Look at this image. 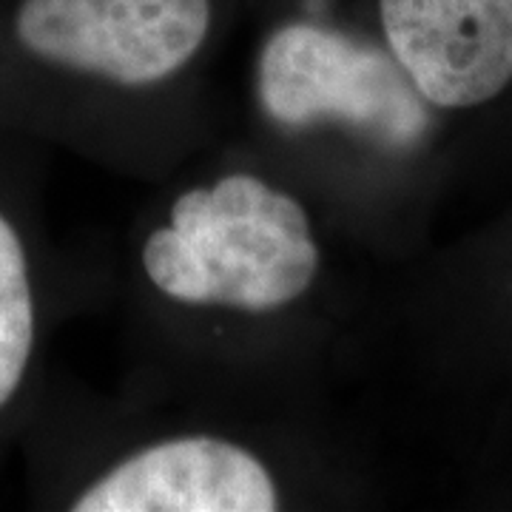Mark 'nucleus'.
Returning a JSON list of instances; mask_svg holds the SVG:
<instances>
[{"instance_id":"5","label":"nucleus","mask_w":512,"mask_h":512,"mask_svg":"<svg viewBox=\"0 0 512 512\" xmlns=\"http://www.w3.org/2000/svg\"><path fill=\"white\" fill-rule=\"evenodd\" d=\"M46 148L0 134V464L46 387V348L74 291L43 214Z\"/></svg>"},{"instance_id":"2","label":"nucleus","mask_w":512,"mask_h":512,"mask_svg":"<svg viewBox=\"0 0 512 512\" xmlns=\"http://www.w3.org/2000/svg\"><path fill=\"white\" fill-rule=\"evenodd\" d=\"M217 0H6L0 134L163 177L211 128Z\"/></svg>"},{"instance_id":"3","label":"nucleus","mask_w":512,"mask_h":512,"mask_svg":"<svg viewBox=\"0 0 512 512\" xmlns=\"http://www.w3.org/2000/svg\"><path fill=\"white\" fill-rule=\"evenodd\" d=\"M146 419L46 379L20 436L37 507L69 512H279L359 498V464L299 413Z\"/></svg>"},{"instance_id":"4","label":"nucleus","mask_w":512,"mask_h":512,"mask_svg":"<svg viewBox=\"0 0 512 512\" xmlns=\"http://www.w3.org/2000/svg\"><path fill=\"white\" fill-rule=\"evenodd\" d=\"M248 148L299 185L348 245L376 188L430 146L439 114L376 35L285 18L248 66Z\"/></svg>"},{"instance_id":"1","label":"nucleus","mask_w":512,"mask_h":512,"mask_svg":"<svg viewBox=\"0 0 512 512\" xmlns=\"http://www.w3.org/2000/svg\"><path fill=\"white\" fill-rule=\"evenodd\" d=\"M336 242L311 197L248 146L171 185L126 259L151 379L191 407L302 413L353 328Z\"/></svg>"},{"instance_id":"6","label":"nucleus","mask_w":512,"mask_h":512,"mask_svg":"<svg viewBox=\"0 0 512 512\" xmlns=\"http://www.w3.org/2000/svg\"><path fill=\"white\" fill-rule=\"evenodd\" d=\"M376 37L436 114L512 86V0H376Z\"/></svg>"}]
</instances>
